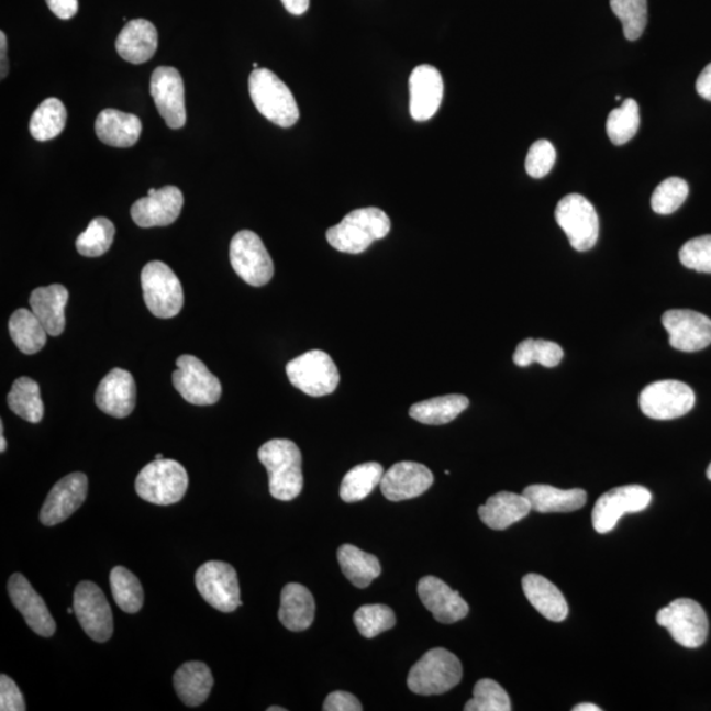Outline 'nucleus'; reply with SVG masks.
<instances>
[{
    "mask_svg": "<svg viewBox=\"0 0 711 711\" xmlns=\"http://www.w3.org/2000/svg\"><path fill=\"white\" fill-rule=\"evenodd\" d=\"M68 121V112L57 98H48L38 105L31 118L30 132L37 142H48L62 135Z\"/></svg>",
    "mask_w": 711,
    "mask_h": 711,
    "instance_id": "nucleus-37",
    "label": "nucleus"
},
{
    "mask_svg": "<svg viewBox=\"0 0 711 711\" xmlns=\"http://www.w3.org/2000/svg\"><path fill=\"white\" fill-rule=\"evenodd\" d=\"M156 458H157V460H159V458H164V456L162 454H157Z\"/></svg>",
    "mask_w": 711,
    "mask_h": 711,
    "instance_id": "nucleus-59",
    "label": "nucleus"
},
{
    "mask_svg": "<svg viewBox=\"0 0 711 711\" xmlns=\"http://www.w3.org/2000/svg\"><path fill=\"white\" fill-rule=\"evenodd\" d=\"M176 692L185 703L190 708L202 706L209 699L214 677L211 669L201 662H188L177 669L173 676Z\"/></svg>",
    "mask_w": 711,
    "mask_h": 711,
    "instance_id": "nucleus-32",
    "label": "nucleus"
},
{
    "mask_svg": "<svg viewBox=\"0 0 711 711\" xmlns=\"http://www.w3.org/2000/svg\"><path fill=\"white\" fill-rule=\"evenodd\" d=\"M69 291L63 285H49L32 291L30 304L40 322L51 336H59L65 330V308Z\"/></svg>",
    "mask_w": 711,
    "mask_h": 711,
    "instance_id": "nucleus-26",
    "label": "nucleus"
},
{
    "mask_svg": "<svg viewBox=\"0 0 711 711\" xmlns=\"http://www.w3.org/2000/svg\"><path fill=\"white\" fill-rule=\"evenodd\" d=\"M230 260L236 275L251 286L258 288L274 278V262L260 236L255 232L244 230L232 237Z\"/></svg>",
    "mask_w": 711,
    "mask_h": 711,
    "instance_id": "nucleus-10",
    "label": "nucleus"
},
{
    "mask_svg": "<svg viewBox=\"0 0 711 711\" xmlns=\"http://www.w3.org/2000/svg\"><path fill=\"white\" fill-rule=\"evenodd\" d=\"M115 225L108 218L92 219L89 227L77 238V251L85 257H99L114 243Z\"/></svg>",
    "mask_w": 711,
    "mask_h": 711,
    "instance_id": "nucleus-42",
    "label": "nucleus"
},
{
    "mask_svg": "<svg viewBox=\"0 0 711 711\" xmlns=\"http://www.w3.org/2000/svg\"><path fill=\"white\" fill-rule=\"evenodd\" d=\"M73 608H75L79 624L92 641L104 643L114 634V620H112L110 603L97 584L79 582L75 591Z\"/></svg>",
    "mask_w": 711,
    "mask_h": 711,
    "instance_id": "nucleus-15",
    "label": "nucleus"
},
{
    "mask_svg": "<svg viewBox=\"0 0 711 711\" xmlns=\"http://www.w3.org/2000/svg\"><path fill=\"white\" fill-rule=\"evenodd\" d=\"M286 11L291 15L301 16L309 10L310 0H281Z\"/></svg>",
    "mask_w": 711,
    "mask_h": 711,
    "instance_id": "nucleus-53",
    "label": "nucleus"
},
{
    "mask_svg": "<svg viewBox=\"0 0 711 711\" xmlns=\"http://www.w3.org/2000/svg\"><path fill=\"white\" fill-rule=\"evenodd\" d=\"M640 125V105L634 99H626L621 108L610 112L607 122L608 136L615 145L626 144L636 135Z\"/></svg>",
    "mask_w": 711,
    "mask_h": 711,
    "instance_id": "nucleus-41",
    "label": "nucleus"
},
{
    "mask_svg": "<svg viewBox=\"0 0 711 711\" xmlns=\"http://www.w3.org/2000/svg\"><path fill=\"white\" fill-rule=\"evenodd\" d=\"M463 679V666L457 656L444 648H434L410 669L408 687L421 696L449 692Z\"/></svg>",
    "mask_w": 711,
    "mask_h": 711,
    "instance_id": "nucleus-4",
    "label": "nucleus"
},
{
    "mask_svg": "<svg viewBox=\"0 0 711 711\" xmlns=\"http://www.w3.org/2000/svg\"><path fill=\"white\" fill-rule=\"evenodd\" d=\"M142 288L146 308L163 319L177 316L184 308V289L168 265L151 262L142 270Z\"/></svg>",
    "mask_w": 711,
    "mask_h": 711,
    "instance_id": "nucleus-7",
    "label": "nucleus"
},
{
    "mask_svg": "<svg viewBox=\"0 0 711 711\" xmlns=\"http://www.w3.org/2000/svg\"><path fill=\"white\" fill-rule=\"evenodd\" d=\"M315 618V601L311 591L301 584L286 585L281 593V607L278 620L295 633L308 630Z\"/></svg>",
    "mask_w": 711,
    "mask_h": 711,
    "instance_id": "nucleus-31",
    "label": "nucleus"
},
{
    "mask_svg": "<svg viewBox=\"0 0 711 711\" xmlns=\"http://www.w3.org/2000/svg\"><path fill=\"white\" fill-rule=\"evenodd\" d=\"M418 595L435 620L451 624L464 620L469 613L468 603L456 590H452L441 578L423 577L418 584Z\"/></svg>",
    "mask_w": 711,
    "mask_h": 711,
    "instance_id": "nucleus-23",
    "label": "nucleus"
},
{
    "mask_svg": "<svg viewBox=\"0 0 711 711\" xmlns=\"http://www.w3.org/2000/svg\"><path fill=\"white\" fill-rule=\"evenodd\" d=\"M7 587H9L13 607L22 613L26 624L37 635L51 637L56 633V622L53 620L43 597L33 589L31 582L23 575H12Z\"/></svg>",
    "mask_w": 711,
    "mask_h": 711,
    "instance_id": "nucleus-22",
    "label": "nucleus"
},
{
    "mask_svg": "<svg viewBox=\"0 0 711 711\" xmlns=\"http://www.w3.org/2000/svg\"><path fill=\"white\" fill-rule=\"evenodd\" d=\"M611 10L623 24V33L630 42L642 37L648 19L647 0H610Z\"/></svg>",
    "mask_w": 711,
    "mask_h": 711,
    "instance_id": "nucleus-43",
    "label": "nucleus"
},
{
    "mask_svg": "<svg viewBox=\"0 0 711 711\" xmlns=\"http://www.w3.org/2000/svg\"><path fill=\"white\" fill-rule=\"evenodd\" d=\"M465 711H510V697L500 684L490 679L478 681L474 689V699L467 702Z\"/></svg>",
    "mask_w": 711,
    "mask_h": 711,
    "instance_id": "nucleus-45",
    "label": "nucleus"
},
{
    "mask_svg": "<svg viewBox=\"0 0 711 711\" xmlns=\"http://www.w3.org/2000/svg\"><path fill=\"white\" fill-rule=\"evenodd\" d=\"M285 710L286 709H284L281 707H270V708H268V711H285Z\"/></svg>",
    "mask_w": 711,
    "mask_h": 711,
    "instance_id": "nucleus-57",
    "label": "nucleus"
},
{
    "mask_svg": "<svg viewBox=\"0 0 711 711\" xmlns=\"http://www.w3.org/2000/svg\"><path fill=\"white\" fill-rule=\"evenodd\" d=\"M110 585L112 596L124 613L136 614L144 604V590L138 578L124 567L111 570Z\"/></svg>",
    "mask_w": 711,
    "mask_h": 711,
    "instance_id": "nucleus-39",
    "label": "nucleus"
},
{
    "mask_svg": "<svg viewBox=\"0 0 711 711\" xmlns=\"http://www.w3.org/2000/svg\"><path fill=\"white\" fill-rule=\"evenodd\" d=\"M289 381L304 395L324 397L334 391L341 382V375L334 360L323 351L305 352L286 365Z\"/></svg>",
    "mask_w": 711,
    "mask_h": 711,
    "instance_id": "nucleus-6",
    "label": "nucleus"
},
{
    "mask_svg": "<svg viewBox=\"0 0 711 711\" xmlns=\"http://www.w3.org/2000/svg\"><path fill=\"white\" fill-rule=\"evenodd\" d=\"M468 407L467 397L449 395L418 402L410 408L409 414L416 422L430 424V426H442V424L455 421Z\"/></svg>",
    "mask_w": 711,
    "mask_h": 711,
    "instance_id": "nucleus-33",
    "label": "nucleus"
},
{
    "mask_svg": "<svg viewBox=\"0 0 711 711\" xmlns=\"http://www.w3.org/2000/svg\"><path fill=\"white\" fill-rule=\"evenodd\" d=\"M7 448V442L4 438V426L3 422L0 423V452H4Z\"/></svg>",
    "mask_w": 711,
    "mask_h": 711,
    "instance_id": "nucleus-56",
    "label": "nucleus"
},
{
    "mask_svg": "<svg viewBox=\"0 0 711 711\" xmlns=\"http://www.w3.org/2000/svg\"><path fill=\"white\" fill-rule=\"evenodd\" d=\"M410 114L416 122H427L441 108L444 84L441 71L434 66L421 65L411 73Z\"/></svg>",
    "mask_w": 711,
    "mask_h": 711,
    "instance_id": "nucleus-21",
    "label": "nucleus"
},
{
    "mask_svg": "<svg viewBox=\"0 0 711 711\" xmlns=\"http://www.w3.org/2000/svg\"><path fill=\"white\" fill-rule=\"evenodd\" d=\"M384 474L382 465L378 463H365L352 468L342 481V500L347 503L364 500L381 484Z\"/></svg>",
    "mask_w": 711,
    "mask_h": 711,
    "instance_id": "nucleus-38",
    "label": "nucleus"
},
{
    "mask_svg": "<svg viewBox=\"0 0 711 711\" xmlns=\"http://www.w3.org/2000/svg\"><path fill=\"white\" fill-rule=\"evenodd\" d=\"M688 195L687 181L679 177H670L657 186L653 198H651V205L656 214H674L687 201Z\"/></svg>",
    "mask_w": 711,
    "mask_h": 711,
    "instance_id": "nucleus-46",
    "label": "nucleus"
},
{
    "mask_svg": "<svg viewBox=\"0 0 711 711\" xmlns=\"http://www.w3.org/2000/svg\"><path fill=\"white\" fill-rule=\"evenodd\" d=\"M96 403L103 413L114 418H127L135 409L136 384L130 371L115 368L99 384Z\"/></svg>",
    "mask_w": 711,
    "mask_h": 711,
    "instance_id": "nucleus-24",
    "label": "nucleus"
},
{
    "mask_svg": "<svg viewBox=\"0 0 711 711\" xmlns=\"http://www.w3.org/2000/svg\"><path fill=\"white\" fill-rule=\"evenodd\" d=\"M524 596L540 613L553 622H563L569 613L568 602L559 588L546 577L530 574L523 577Z\"/></svg>",
    "mask_w": 711,
    "mask_h": 711,
    "instance_id": "nucleus-29",
    "label": "nucleus"
},
{
    "mask_svg": "<svg viewBox=\"0 0 711 711\" xmlns=\"http://www.w3.org/2000/svg\"><path fill=\"white\" fill-rule=\"evenodd\" d=\"M249 95L252 102L269 122L290 129L298 122L299 109L295 96L269 69L258 68L249 76Z\"/></svg>",
    "mask_w": 711,
    "mask_h": 711,
    "instance_id": "nucleus-3",
    "label": "nucleus"
},
{
    "mask_svg": "<svg viewBox=\"0 0 711 711\" xmlns=\"http://www.w3.org/2000/svg\"><path fill=\"white\" fill-rule=\"evenodd\" d=\"M9 331L13 343L24 355H35L44 348L48 332L33 311L19 309L10 318Z\"/></svg>",
    "mask_w": 711,
    "mask_h": 711,
    "instance_id": "nucleus-35",
    "label": "nucleus"
},
{
    "mask_svg": "<svg viewBox=\"0 0 711 711\" xmlns=\"http://www.w3.org/2000/svg\"><path fill=\"white\" fill-rule=\"evenodd\" d=\"M7 403L13 413L30 423L42 422L44 403L40 396V387L30 377H20L12 384Z\"/></svg>",
    "mask_w": 711,
    "mask_h": 711,
    "instance_id": "nucleus-36",
    "label": "nucleus"
},
{
    "mask_svg": "<svg viewBox=\"0 0 711 711\" xmlns=\"http://www.w3.org/2000/svg\"><path fill=\"white\" fill-rule=\"evenodd\" d=\"M556 162V149L548 141H537L529 151L526 170L530 177L543 178L553 170Z\"/></svg>",
    "mask_w": 711,
    "mask_h": 711,
    "instance_id": "nucleus-48",
    "label": "nucleus"
},
{
    "mask_svg": "<svg viewBox=\"0 0 711 711\" xmlns=\"http://www.w3.org/2000/svg\"><path fill=\"white\" fill-rule=\"evenodd\" d=\"M254 68H255V69H258V65H257L256 63L254 64Z\"/></svg>",
    "mask_w": 711,
    "mask_h": 711,
    "instance_id": "nucleus-60",
    "label": "nucleus"
},
{
    "mask_svg": "<svg viewBox=\"0 0 711 711\" xmlns=\"http://www.w3.org/2000/svg\"><path fill=\"white\" fill-rule=\"evenodd\" d=\"M171 378L178 393L189 403L210 407L221 400V381L196 356H179Z\"/></svg>",
    "mask_w": 711,
    "mask_h": 711,
    "instance_id": "nucleus-14",
    "label": "nucleus"
},
{
    "mask_svg": "<svg viewBox=\"0 0 711 711\" xmlns=\"http://www.w3.org/2000/svg\"><path fill=\"white\" fill-rule=\"evenodd\" d=\"M390 229L387 212L377 208L358 209L331 227L325 237L332 248L343 254L358 255L376 241L387 237Z\"/></svg>",
    "mask_w": 711,
    "mask_h": 711,
    "instance_id": "nucleus-2",
    "label": "nucleus"
},
{
    "mask_svg": "<svg viewBox=\"0 0 711 711\" xmlns=\"http://www.w3.org/2000/svg\"><path fill=\"white\" fill-rule=\"evenodd\" d=\"M88 476L76 471L65 476L49 491L40 511V521L44 526H55L63 523L82 507L88 497Z\"/></svg>",
    "mask_w": 711,
    "mask_h": 711,
    "instance_id": "nucleus-18",
    "label": "nucleus"
},
{
    "mask_svg": "<svg viewBox=\"0 0 711 711\" xmlns=\"http://www.w3.org/2000/svg\"><path fill=\"white\" fill-rule=\"evenodd\" d=\"M354 621L360 634L368 640L380 635L396 626L395 611L387 604H364L354 615Z\"/></svg>",
    "mask_w": 711,
    "mask_h": 711,
    "instance_id": "nucleus-44",
    "label": "nucleus"
},
{
    "mask_svg": "<svg viewBox=\"0 0 711 711\" xmlns=\"http://www.w3.org/2000/svg\"><path fill=\"white\" fill-rule=\"evenodd\" d=\"M695 403V391L687 384L676 380L649 384L640 397L643 414L656 421L677 420L688 414Z\"/></svg>",
    "mask_w": 711,
    "mask_h": 711,
    "instance_id": "nucleus-12",
    "label": "nucleus"
},
{
    "mask_svg": "<svg viewBox=\"0 0 711 711\" xmlns=\"http://www.w3.org/2000/svg\"><path fill=\"white\" fill-rule=\"evenodd\" d=\"M337 560L344 576L356 588H368L370 582L381 575V564L377 557L351 544H344L338 548Z\"/></svg>",
    "mask_w": 711,
    "mask_h": 711,
    "instance_id": "nucleus-34",
    "label": "nucleus"
},
{
    "mask_svg": "<svg viewBox=\"0 0 711 711\" xmlns=\"http://www.w3.org/2000/svg\"><path fill=\"white\" fill-rule=\"evenodd\" d=\"M670 347L682 352L706 349L711 344V319L692 310H669L663 315Z\"/></svg>",
    "mask_w": 711,
    "mask_h": 711,
    "instance_id": "nucleus-17",
    "label": "nucleus"
},
{
    "mask_svg": "<svg viewBox=\"0 0 711 711\" xmlns=\"http://www.w3.org/2000/svg\"><path fill=\"white\" fill-rule=\"evenodd\" d=\"M574 711H602L600 707L593 706V703H580V706L571 709Z\"/></svg>",
    "mask_w": 711,
    "mask_h": 711,
    "instance_id": "nucleus-55",
    "label": "nucleus"
},
{
    "mask_svg": "<svg viewBox=\"0 0 711 711\" xmlns=\"http://www.w3.org/2000/svg\"><path fill=\"white\" fill-rule=\"evenodd\" d=\"M0 62H2V65H0V77L2 79L5 78L7 75H9V62H7V36L5 33L2 31L0 32Z\"/></svg>",
    "mask_w": 711,
    "mask_h": 711,
    "instance_id": "nucleus-54",
    "label": "nucleus"
},
{
    "mask_svg": "<svg viewBox=\"0 0 711 711\" xmlns=\"http://www.w3.org/2000/svg\"><path fill=\"white\" fill-rule=\"evenodd\" d=\"M324 711H362V702L356 699L354 695L348 692H337L331 693L327 699L324 701L323 706Z\"/></svg>",
    "mask_w": 711,
    "mask_h": 711,
    "instance_id": "nucleus-50",
    "label": "nucleus"
},
{
    "mask_svg": "<svg viewBox=\"0 0 711 711\" xmlns=\"http://www.w3.org/2000/svg\"><path fill=\"white\" fill-rule=\"evenodd\" d=\"M257 455L268 470L270 495L276 500L291 501L301 495L302 454L295 442L274 438L265 443Z\"/></svg>",
    "mask_w": 711,
    "mask_h": 711,
    "instance_id": "nucleus-1",
    "label": "nucleus"
},
{
    "mask_svg": "<svg viewBox=\"0 0 711 711\" xmlns=\"http://www.w3.org/2000/svg\"><path fill=\"white\" fill-rule=\"evenodd\" d=\"M49 10L63 20H69L77 15L79 3L78 0H46Z\"/></svg>",
    "mask_w": 711,
    "mask_h": 711,
    "instance_id": "nucleus-51",
    "label": "nucleus"
},
{
    "mask_svg": "<svg viewBox=\"0 0 711 711\" xmlns=\"http://www.w3.org/2000/svg\"><path fill=\"white\" fill-rule=\"evenodd\" d=\"M555 218L576 251L585 252L595 247L600 235V219L587 198L580 195L564 197L557 203Z\"/></svg>",
    "mask_w": 711,
    "mask_h": 711,
    "instance_id": "nucleus-9",
    "label": "nucleus"
},
{
    "mask_svg": "<svg viewBox=\"0 0 711 711\" xmlns=\"http://www.w3.org/2000/svg\"><path fill=\"white\" fill-rule=\"evenodd\" d=\"M184 208L182 191L176 186L149 189L148 196L138 199L131 208V216L142 229L166 227L175 223Z\"/></svg>",
    "mask_w": 711,
    "mask_h": 711,
    "instance_id": "nucleus-19",
    "label": "nucleus"
},
{
    "mask_svg": "<svg viewBox=\"0 0 711 711\" xmlns=\"http://www.w3.org/2000/svg\"><path fill=\"white\" fill-rule=\"evenodd\" d=\"M189 487L188 471L176 460L159 458L138 474L135 489L144 501L168 507L182 500Z\"/></svg>",
    "mask_w": 711,
    "mask_h": 711,
    "instance_id": "nucleus-5",
    "label": "nucleus"
},
{
    "mask_svg": "<svg viewBox=\"0 0 711 711\" xmlns=\"http://www.w3.org/2000/svg\"><path fill=\"white\" fill-rule=\"evenodd\" d=\"M657 623L669 631L670 636L687 648H699L706 643L709 621L699 602L679 598L663 608L656 615Z\"/></svg>",
    "mask_w": 711,
    "mask_h": 711,
    "instance_id": "nucleus-8",
    "label": "nucleus"
},
{
    "mask_svg": "<svg viewBox=\"0 0 711 711\" xmlns=\"http://www.w3.org/2000/svg\"><path fill=\"white\" fill-rule=\"evenodd\" d=\"M115 45L125 62L135 65L149 62L158 45L156 26L145 19L131 20L119 33Z\"/></svg>",
    "mask_w": 711,
    "mask_h": 711,
    "instance_id": "nucleus-25",
    "label": "nucleus"
},
{
    "mask_svg": "<svg viewBox=\"0 0 711 711\" xmlns=\"http://www.w3.org/2000/svg\"><path fill=\"white\" fill-rule=\"evenodd\" d=\"M196 585L203 600L222 613H232L242 607L237 574L229 563H204L197 570Z\"/></svg>",
    "mask_w": 711,
    "mask_h": 711,
    "instance_id": "nucleus-13",
    "label": "nucleus"
},
{
    "mask_svg": "<svg viewBox=\"0 0 711 711\" xmlns=\"http://www.w3.org/2000/svg\"><path fill=\"white\" fill-rule=\"evenodd\" d=\"M680 262L688 269L711 274V235L695 237L684 244Z\"/></svg>",
    "mask_w": 711,
    "mask_h": 711,
    "instance_id": "nucleus-47",
    "label": "nucleus"
},
{
    "mask_svg": "<svg viewBox=\"0 0 711 711\" xmlns=\"http://www.w3.org/2000/svg\"><path fill=\"white\" fill-rule=\"evenodd\" d=\"M432 484L434 475L426 465L401 462L385 471L380 487L387 500L400 502L426 493Z\"/></svg>",
    "mask_w": 711,
    "mask_h": 711,
    "instance_id": "nucleus-20",
    "label": "nucleus"
},
{
    "mask_svg": "<svg viewBox=\"0 0 711 711\" xmlns=\"http://www.w3.org/2000/svg\"><path fill=\"white\" fill-rule=\"evenodd\" d=\"M564 352L559 344L543 338H526L518 345L513 356L518 367L524 368L533 363L554 368L563 360Z\"/></svg>",
    "mask_w": 711,
    "mask_h": 711,
    "instance_id": "nucleus-40",
    "label": "nucleus"
},
{
    "mask_svg": "<svg viewBox=\"0 0 711 711\" xmlns=\"http://www.w3.org/2000/svg\"><path fill=\"white\" fill-rule=\"evenodd\" d=\"M531 503L523 495L501 491L478 509L480 520L491 530H507L530 514Z\"/></svg>",
    "mask_w": 711,
    "mask_h": 711,
    "instance_id": "nucleus-28",
    "label": "nucleus"
},
{
    "mask_svg": "<svg viewBox=\"0 0 711 711\" xmlns=\"http://www.w3.org/2000/svg\"><path fill=\"white\" fill-rule=\"evenodd\" d=\"M151 96L159 115L171 130L186 124L184 79L176 68L158 66L151 78Z\"/></svg>",
    "mask_w": 711,
    "mask_h": 711,
    "instance_id": "nucleus-16",
    "label": "nucleus"
},
{
    "mask_svg": "<svg viewBox=\"0 0 711 711\" xmlns=\"http://www.w3.org/2000/svg\"><path fill=\"white\" fill-rule=\"evenodd\" d=\"M523 496L527 498L531 508L536 513H571L580 510L587 503L588 495L582 489L562 490L551 485H530L523 490Z\"/></svg>",
    "mask_w": 711,
    "mask_h": 711,
    "instance_id": "nucleus-30",
    "label": "nucleus"
},
{
    "mask_svg": "<svg viewBox=\"0 0 711 711\" xmlns=\"http://www.w3.org/2000/svg\"><path fill=\"white\" fill-rule=\"evenodd\" d=\"M0 710L24 711L26 710L22 692L16 682L7 675L0 676Z\"/></svg>",
    "mask_w": 711,
    "mask_h": 711,
    "instance_id": "nucleus-49",
    "label": "nucleus"
},
{
    "mask_svg": "<svg viewBox=\"0 0 711 711\" xmlns=\"http://www.w3.org/2000/svg\"><path fill=\"white\" fill-rule=\"evenodd\" d=\"M96 132L99 141L115 148L134 146L143 132L141 119L114 109L103 110L98 115Z\"/></svg>",
    "mask_w": 711,
    "mask_h": 711,
    "instance_id": "nucleus-27",
    "label": "nucleus"
},
{
    "mask_svg": "<svg viewBox=\"0 0 711 711\" xmlns=\"http://www.w3.org/2000/svg\"><path fill=\"white\" fill-rule=\"evenodd\" d=\"M653 501V493L642 485H626L607 491L598 498L591 522L598 534H608L624 514L642 513Z\"/></svg>",
    "mask_w": 711,
    "mask_h": 711,
    "instance_id": "nucleus-11",
    "label": "nucleus"
},
{
    "mask_svg": "<svg viewBox=\"0 0 711 711\" xmlns=\"http://www.w3.org/2000/svg\"><path fill=\"white\" fill-rule=\"evenodd\" d=\"M707 476H708L709 480L711 481V464L709 465V468L707 470Z\"/></svg>",
    "mask_w": 711,
    "mask_h": 711,
    "instance_id": "nucleus-58",
    "label": "nucleus"
},
{
    "mask_svg": "<svg viewBox=\"0 0 711 711\" xmlns=\"http://www.w3.org/2000/svg\"><path fill=\"white\" fill-rule=\"evenodd\" d=\"M696 89L703 99L711 102V63L701 71Z\"/></svg>",
    "mask_w": 711,
    "mask_h": 711,
    "instance_id": "nucleus-52",
    "label": "nucleus"
}]
</instances>
